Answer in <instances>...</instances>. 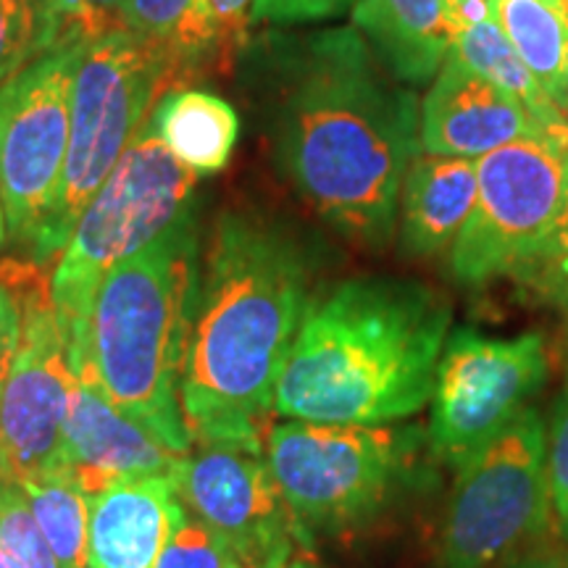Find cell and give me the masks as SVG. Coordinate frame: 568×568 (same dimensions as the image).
Listing matches in <instances>:
<instances>
[{
	"label": "cell",
	"mask_w": 568,
	"mask_h": 568,
	"mask_svg": "<svg viewBox=\"0 0 568 568\" xmlns=\"http://www.w3.org/2000/svg\"><path fill=\"white\" fill-rule=\"evenodd\" d=\"M251 61L261 126L280 174L339 237L382 253L422 153V101L374 59L355 27L272 34Z\"/></svg>",
	"instance_id": "cell-1"
},
{
	"label": "cell",
	"mask_w": 568,
	"mask_h": 568,
	"mask_svg": "<svg viewBox=\"0 0 568 568\" xmlns=\"http://www.w3.org/2000/svg\"><path fill=\"white\" fill-rule=\"evenodd\" d=\"M311 295L308 255L293 232L247 211H224L213 222L180 382L193 443L264 439Z\"/></svg>",
	"instance_id": "cell-2"
},
{
	"label": "cell",
	"mask_w": 568,
	"mask_h": 568,
	"mask_svg": "<svg viewBox=\"0 0 568 568\" xmlns=\"http://www.w3.org/2000/svg\"><path fill=\"white\" fill-rule=\"evenodd\" d=\"M453 305L408 276H353L311 295L274 414L311 424H400L429 406Z\"/></svg>",
	"instance_id": "cell-3"
},
{
	"label": "cell",
	"mask_w": 568,
	"mask_h": 568,
	"mask_svg": "<svg viewBox=\"0 0 568 568\" xmlns=\"http://www.w3.org/2000/svg\"><path fill=\"white\" fill-rule=\"evenodd\" d=\"M201 266L195 213L103 276L92 301L84 361L109 400L174 453L193 447L180 382Z\"/></svg>",
	"instance_id": "cell-4"
},
{
	"label": "cell",
	"mask_w": 568,
	"mask_h": 568,
	"mask_svg": "<svg viewBox=\"0 0 568 568\" xmlns=\"http://www.w3.org/2000/svg\"><path fill=\"white\" fill-rule=\"evenodd\" d=\"M426 429L416 424H268L264 456L301 529L316 537L355 531L424 481Z\"/></svg>",
	"instance_id": "cell-5"
},
{
	"label": "cell",
	"mask_w": 568,
	"mask_h": 568,
	"mask_svg": "<svg viewBox=\"0 0 568 568\" xmlns=\"http://www.w3.org/2000/svg\"><path fill=\"white\" fill-rule=\"evenodd\" d=\"M197 174L163 145L151 116L71 232L51 274V295L71 374H80L98 284L163 232L195 213Z\"/></svg>",
	"instance_id": "cell-6"
},
{
	"label": "cell",
	"mask_w": 568,
	"mask_h": 568,
	"mask_svg": "<svg viewBox=\"0 0 568 568\" xmlns=\"http://www.w3.org/2000/svg\"><path fill=\"white\" fill-rule=\"evenodd\" d=\"M182 90L172 55L130 30L84 45L71 84L69 151L55 209L27 258L59 261L71 232L155 103Z\"/></svg>",
	"instance_id": "cell-7"
},
{
	"label": "cell",
	"mask_w": 568,
	"mask_h": 568,
	"mask_svg": "<svg viewBox=\"0 0 568 568\" xmlns=\"http://www.w3.org/2000/svg\"><path fill=\"white\" fill-rule=\"evenodd\" d=\"M568 234V140H518L477 159V203L450 247L460 287L518 280Z\"/></svg>",
	"instance_id": "cell-8"
},
{
	"label": "cell",
	"mask_w": 568,
	"mask_h": 568,
	"mask_svg": "<svg viewBox=\"0 0 568 568\" xmlns=\"http://www.w3.org/2000/svg\"><path fill=\"white\" fill-rule=\"evenodd\" d=\"M548 424L529 406L456 471L435 568H500L548 535Z\"/></svg>",
	"instance_id": "cell-9"
},
{
	"label": "cell",
	"mask_w": 568,
	"mask_h": 568,
	"mask_svg": "<svg viewBox=\"0 0 568 568\" xmlns=\"http://www.w3.org/2000/svg\"><path fill=\"white\" fill-rule=\"evenodd\" d=\"M0 287L19 308L17 355L0 393V481L21 485L63 468V418L74 374L55 314L51 276L30 258H6Z\"/></svg>",
	"instance_id": "cell-10"
},
{
	"label": "cell",
	"mask_w": 568,
	"mask_h": 568,
	"mask_svg": "<svg viewBox=\"0 0 568 568\" xmlns=\"http://www.w3.org/2000/svg\"><path fill=\"white\" fill-rule=\"evenodd\" d=\"M550 374L545 337H489L450 329L429 397L426 445L435 464L458 471L531 406Z\"/></svg>",
	"instance_id": "cell-11"
},
{
	"label": "cell",
	"mask_w": 568,
	"mask_h": 568,
	"mask_svg": "<svg viewBox=\"0 0 568 568\" xmlns=\"http://www.w3.org/2000/svg\"><path fill=\"white\" fill-rule=\"evenodd\" d=\"M84 48L40 53L0 88V197L11 240L30 251L59 201L71 84Z\"/></svg>",
	"instance_id": "cell-12"
},
{
	"label": "cell",
	"mask_w": 568,
	"mask_h": 568,
	"mask_svg": "<svg viewBox=\"0 0 568 568\" xmlns=\"http://www.w3.org/2000/svg\"><path fill=\"white\" fill-rule=\"evenodd\" d=\"M190 516L219 531L245 568H284L308 550L264 456V439H197L174 474Z\"/></svg>",
	"instance_id": "cell-13"
},
{
	"label": "cell",
	"mask_w": 568,
	"mask_h": 568,
	"mask_svg": "<svg viewBox=\"0 0 568 568\" xmlns=\"http://www.w3.org/2000/svg\"><path fill=\"white\" fill-rule=\"evenodd\" d=\"M184 453H174L148 426L109 400L92 379H74L63 418L61 466L84 495L138 477H174Z\"/></svg>",
	"instance_id": "cell-14"
},
{
	"label": "cell",
	"mask_w": 568,
	"mask_h": 568,
	"mask_svg": "<svg viewBox=\"0 0 568 568\" xmlns=\"http://www.w3.org/2000/svg\"><path fill=\"white\" fill-rule=\"evenodd\" d=\"M418 124L422 153L453 159H481L518 140L556 138L516 98L474 74L453 53L426 90Z\"/></svg>",
	"instance_id": "cell-15"
},
{
	"label": "cell",
	"mask_w": 568,
	"mask_h": 568,
	"mask_svg": "<svg viewBox=\"0 0 568 568\" xmlns=\"http://www.w3.org/2000/svg\"><path fill=\"white\" fill-rule=\"evenodd\" d=\"M187 514L174 477H138L90 497V568H155L163 545Z\"/></svg>",
	"instance_id": "cell-16"
},
{
	"label": "cell",
	"mask_w": 568,
	"mask_h": 568,
	"mask_svg": "<svg viewBox=\"0 0 568 568\" xmlns=\"http://www.w3.org/2000/svg\"><path fill=\"white\" fill-rule=\"evenodd\" d=\"M477 203V159L418 153L397 197V247L408 258L450 253Z\"/></svg>",
	"instance_id": "cell-17"
},
{
	"label": "cell",
	"mask_w": 568,
	"mask_h": 568,
	"mask_svg": "<svg viewBox=\"0 0 568 568\" xmlns=\"http://www.w3.org/2000/svg\"><path fill=\"white\" fill-rule=\"evenodd\" d=\"M353 27L406 88L432 84L450 53L445 0H355Z\"/></svg>",
	"instance_id": "cell-18"
},
{
	"label": "cell",
	"mask_w": 568,
	"mask_h": 568,
	"mask_svg": "<svg viewBox=\"0 0 568 568\" xmlns=\"http://www.w3.org/2000/svg\"><path fill=\"white\" fill-rule=\"evenodd\" d=\"M151 122L169 153L197 176L222 172L240 138V116L232 103L203 90L163 95L151 111Z\"/></svg>",
	"instance_id": "cell-19"
},
{
	"label": "cell",
	"mask_w": 568,
	"mask_h": 568,
	"mask_svg": "<svg viewBox=\"0 0 568 568\" xmlns=\"http://www.w3.org/2000/svg\"><path fill=\"white\" fill-rule=\"evenodd\" d=\"M489 13L552 103L568 116V0H489Z\"/></svg>",
	"instance_id": "cell-20"
},
{
	"label": "cell",
	"mask_w": 568,
	"mask_h": 568,
	"mask_svg": "<svg viewBox=\"0 0 568 568\" xmlns=\"http://www.w3.org/2000/svg\"><path fill=\"white\" fill-rule=\"evenodd\" d=\"M450 53L474 74L485 77L495 88L516 98L545 130L556 138H568V116L552 103V98L537 82V77L521 61V55L514 51V45L506 40L493 17L453 34Z\"/></svg>",
	"instance_id": "cell-21"
},
{
	"label": "cell",
	"mask_w": 568,
	"mask_h": 568,
	"mask_svg": "<svg viewBox=\"0 0 568 568\" xmlns=\"http://www.w3.org/2000/svg\"><path fill=\"white\" fill-rule=\"evenodd\" d=\"M126 30L172 55L182 88L219 74L216 45L201 13V0H130Z\"/></svg>",
	"instance_id": "cell-22"
},
{
	"label": "cell",
	"mask_w": 568,
	"mask_h": 568,
	"mask_svg": "<svg viewBox=\"0 0 568 568\" xmlns=\"http://www.w3.org/2000/svg\"><path fill=\"white\" fill-rule=\"evenodd\" d=\"M34 521L61 568H90L88 518L90 497L63 468L21 481Z\"/></svg>",
	"instance_id": "cell-23"
},
{
	"label": "cell",
	"mask_w": 568,
	"mask_h": 568,
	"mask_svg": "<svg viewBox=\"0 0 568 568\" xmlns=\"http://www.w3.org/2000/svg\"><path fill=\"white\" fill-rule=\"evenodd\" d=\"M130 0H40L34 55L69 45H90L126 30Z\"/></svg>",
	"instance_id": "cell-24"
},
{
	"label": "cell",
	"mask_w": 568,
	"mask_h": 568,
	"mask_svg": "<svg viewBox=\"0 0 568 568\" xmlns=\"http://www.w3.org/2000/svg\"><path fill=\"white\" fill-rule=\"evenodd\" d=\"M0 548L21 568H61L19 485L0 481Z\"/></svg>",
	"instance_id": "cell-25"
},
{
	"label": "cell",
	"mask_w": 568,
	"mask_h": 568,
	"mask_svg": "<svg viewBox=\"0 0 568 568\" xmlns=\"http://www.w3.org/2000/svg\"><path fill=\"white\" fill-rule=\"evenodd\" d=\"M155 568H245V564L219 531L184 514L163 545Z\"/></svg>",
	"instance_id": "cell-26"
},
{
	"label": "cell",
	"mask_w": 568,
	"mask_h": 568,
	"mask_svg": "<svg viewBox=\"0 0 568 568\" xmlns=\"http://www.w3.org/2000/svg\"><path fill=\"white\" fill-rule=\"evenodd\" d=\"M255 0H201V13L216 45L219 74L230 77L251 48Z\"/></svg>",
	"instance_id": "cell-27"
},
{
	"label": "cell",
	"mask_w": 568,
	"mask_h": 568,
	"mask_svg": "<svg viewBox=\"0 0 568 568\" xmlns=\"http://www.w3.org/2000/svg\"><path fill=\"white\" fill-rule=\"evenodd\" d=\"M545 466H548L552 518H556L560 537L568 542V382L552 403L548 418Z\"/></svg>",
	"instance_id": "cell-28"
},
{
	"label": "cell",
	"mask_w": 568,
	"mask_h": 568,
	"mask_svg": "<svg viewBox=\"0 0 568 568\" xmlns=\"http://www.w3.org/2000/svg\"><path fill=\"white\" fill-rule=\"evenodd\" d=\"M516 293L524 301L568 314V234L539 264L518 276Z\"/></svg>",
	"instance_id": "cell-29"
},
{
	"label": "cell",
	"mask_w": 568,
	"mask_h": 568,
	"mask_svg": "<svg viewBox=\"0 0 568 568\" xmlns=\"http://www.w3.org/2000/svg\"><path fill=\"white\" fill-rule=\"evenodd\" d=\"M353 0H255L253 21L274 24H308L343 13Z\"/></svg>",
	"instance_id": "cell-30"
},
{
	"label": "cell",
	"mask_w": 568,
	"mask_h": 568,
	"mask_svg": "<svg viewBox=\"0 0 568 568\" xmlns=\"http://www.w3.org/2000/svg\"><path fill=\"white\" fill-rule=\"evenodd\" d=\"M32 59L34 53L30 40L21 34L17 21L11 19L3 0H0V88H3V84Z\"/></svg>",
	"instance_id": "cell-31"
},
{
	"label": "cell",
	"mask_w": 568,
	"mask_h": 568,
	"mask_svg": "<svg viewBox=\"0 0 568 568\" xmlns=\"http://www.w3.org/2000/svg\"><path fill=\"white\" fill-rule=\"evenodd\" d=\"M19 345V308L17 301L0 287V393L9 379L13 355Z\"/></svg>",
	"instance_id": "cell-32"
},
{
	"label": "cell",
	"mask_w": 568,
	"mask_h": 568,
	"mask_svg": "<svg viewBox=\"0 0 568 568\" xmlns=\"http://www.w3.org/2000/svg\"><path fill=\"white\" fill-rule=\"evenodd\" d=\"M38 3L40 0H3L6 11L11 13V19L17 21V27L30 40L32 53H34V32H38ZM38 59V55H34Z\"/></svg>",
	"instance_id": "cell-33"
},
{
	"label": "cell",
	"mask_w": 568,
	"mask_h": 568,
	"mask_svg": "<svg viewBox=\"0 0 568 568\" xmlns=\"http://www.w3.org/2000/svg\"><path fill=\"white\" fill-rule=\"evenodd\" d=\"M500 568H568V552L564 550H529L508 560Z\"/></svg>",
	"instance_id": "cell-34"
},
{
	"label": "cell",
	"mask_w": 568,
	"mask_h": 568,
	"mask_svg": "<svg viewBox=\"0 0 568 568\" xmlns=\"http://www.w3.org/2000/svg\"><path fill=\"white\" fill-rule=\"evenodd\" d=\"M284 568H326V566H322V564H316L314 558H308V556H295L293 560H290L287 566Z\"/></svg>",
	"instance_id": "cell-35"
},
{
	"label": "cell",
	"mask_w": 568,
	"mask_h": 568,
	"mask_svg": "<svg viewBox=\"0 0 568 568\" xmlns=\"http://www.w3.org/2000/svg\"><path fill=\"white\" fill-rule=\"evenodd\" d=\"M6 234H9V226H6V209H3V197H0V247L6 243Z\"/></svg>",
	"instance_id": "cell-36"
},
{
	"label": "cell",
	"mask_w": 568,
	"mask_h": 568,
	"mask_svg": "<svg viewBox=\"0 0 568 568\" xmlns=\"http://www.w3.org/2000/svg\"><path fill=\"white\" fill-rule=\"evenodd\" d=\"M0 568H21V566L9 556V552L0 548Z\"/></svg>",
	"instance_id": "cell-37"
},
{
	"label": "cell",
	"mask_w": 568,
	"mask_h": 568,
	"mask_svg": "<svg viewBox=\"0 0 568 568\" xmlns=\"http://www.w3.org/2000/svg\"><path fill=\"white\" fill-rule=\"evenodd\" d=\"M566 101H568V59H566Z\"/></svg>",
	"instance_id": "cell-38"
},
{
	"label": "cell",
	"mask_w": 568,
	"mask_h": 568,
	"mask_svg": "<svg viewBox=\"0 0 568 568\" xmlns=\"http://www.w3.org/2000/svg\"><path fill=\"white\" fill-rule=\"evenodd\" d=\"M568 316V314H566ZM566 347H568V326H566Z\"/></svg>",
	"instance_id": "cell-39"
}]
</instances>
